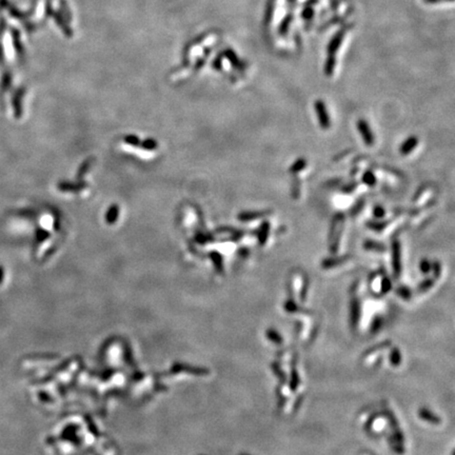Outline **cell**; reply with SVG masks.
Here are the masks:
<instances>
[{
    "label": "cell",
    "instance_id": "cell-1",
    "mask_svg": "<svg viewBox=\"0 0 455 455\" xmlns=\"http://www.w3.org/2000/svg\"><path fill=\"white\" fill-rule=\"evenodd\" d=\"M315 111L318 118L319 124L322 129H329L330 128V116L328 114L327 107L323 104L322 100H317L315 103Z\"/></svg>",
    "mask_w": 455,
    "mask_h": 455
},
{
    "label": "cell",
    "instance_id": "cell-2",
    "mask_svg": "<svg viewBox=\"0 0 455 455\" xmlns=\"http://www.w3.org/2000/svg\"><path fill=\"white\" fill-rule=\"evenodd\" d=\"M345 33H346L345 29H341L331 38L330 43L328 44V47H327L328 55H335V53L337 52L338 49L340 48V46L342 44L343 37H345Z\"/></svg>",
    "mask_w": 455,
    "mask_h": 455
},
{
    "label": "cell",
    "instance_id": "cell-3",
    "mask_svg": "<svg viewBox=\"0 0 455 455\" xmlns=\"http://www.w3.org/2000/svg\"><path fill=\"white\" fill-rule=\"evenodd\" d=\"M357 127H358L359 133L361 134V137L363 138V140H365L366 145L372 146L374 144V137H373V133H372L369 125L367 124V121L359 120Z\"/></svg>",
    "mask_w": 455,
    "mask_h": 455
},
{
    "label": "cell",
    "instance_id": "cell-4",
    "mask_svg": "<svg viewBox=\"0 0 455 455\" xmlns=\"http://www.w3.org/2000/svg\"><path fill=\"white\" fill-rule=\"evenodd\" d=\"M417 144H418V140L416 137H410L408 138L406 141H404V143L401 145L400 147V153L402 155H408L410 154L411 152L415 149L417 147Z\"/></svg>",
    "mask_w": 455,
    "mask_h": 455
},
{
    "label": "cell",
    "instance_id": "cell-5",
    "mask_svg": "<svg viewBox=\"0 0 455 455\" xmlns=\"http://www.w3.org/2000/svg\"><path fill=\"white\" fill-rule=\"evenodd\" d=\"M393 267L395 273H399L400 271V248L399 242L396 240L393 242Z\"/></svg>",
    "mask_w": 455,
    "mask_h": 455
},
{
    "label": "cell",
    "instance_id": "cell-6",
    "mask_svg": "<svg viewBox=\"0 0 455 455\" xmlns=\"http://www.w3.org/2000/svg\"><path fill=\"white\" fill-rule=\"evenodd\" d=\"M292 20H293V15L292 14H288L284 19L281 20L280 26L278 28V32H279L280 35H286L288 33Z\"/></svg>",
    "mask_w": 455,
    "mask_h": 455
},
{
    "label": "cell",
    "instance_id": "cell-7",
    "mask_svg": "<svg viewBox=\"0 0 455 455\" xmlns=\"http://www.w3.org/2000/svg\"><path fill=\"white\" fill-rule=\"evenodd\" d=\"M335 66H336V60H335L334 55H329V57L327 58L326 63H325V73L327 76L332 75L333 71H334V69H335Z\"/></svg>",
    "mask_w": 455,
    "mask_h": 455
},
{
    "label": "cell",
    "instance_id": "cell-8",
    "mask_svg": "<svg viewBox=\"0 0 455 455\" xmlns=\"http://www.w3.org/2000/svg\"><path fill=\"white\" fill-rule=\"evenodd\" d=\"M273 14H274V0H269L267 8H266V14H265L266 24H269L272 22Z\"/></svg>",
    "mask_w": 455,
    "mask_h": 455
},
{
    "label": "cell",
    "instance_id": "cell-9",
    "mask_svg": "<svg viewBox=\"0 0 455 455\" xmlns=\"http://www.w3.org/2000/svg\"><path fill=\"white\" fill-rule=\"evenodd\" d=\"M313 16H314V9H313V7H307L301 12V18L305 20H311Z\"/></svg>",
    "mask_w": 455,
    "mask_h": 455
},
{
    "label": "cell",
    "instance_id": "cell-10",
    "mask_svg": "<svg viewBox=\"0 0 455 455\" xmlns=\"http://www.w3.org/2000/svg\"><path fill=\"white\" fill-rule=\"evenodd\" d=\"M363 181H365V183H367L368 185H373L374 183H375V178H374L373 174L368 173V174L365 175V178H363Z\"/></svg>",
    "mask_w": 455,
    "mask_h": 455
},
{
    "label": "cell",
    "instance_id": "cell-11",
    "mask_svg": "<svg viewBox=\"0 0 455 455\" xmlns=\"http://www.w3.org/2000/svg\"><path fill=\"white\" fill-rule=\"evenodd\" d=\"M374 214H375L376 217L380 218L385 215V211H383V209L381 207H377V208H375V211H374Z\"/></svg>",
    "mask_w": 455,
    "mask_h": 455
},
{
    "label": "cell",
    "instance_id": "cell-12",
    "mask_svg": "<svg viewBox=\"0 0 455 455\" xmlns=\"http://www.w3.org/2000/svg\"><path fill=\"white\" fill-rule=\"evenodd\" d=\"M424 3L426 4H430V5H434V4H437V3H440L442 2V0H423Z\"/></svg>",
    "mask_w": 455,
    "mask_h": 455
},
{
    "label": "cell",
    "instance_id": "cell-13",
    "mask_svg": "<svg viewBox=\"0 0 455 455\" xmlns=\"http://www.w3.org/2000/svg\"><path fill=\"white\" fill-rule=\"evenodd\" d=\"M289 2H293V0H289Z\"/></svg>",
    "mask_w": 455,
    "mask_h": 455
}]
</instances>
